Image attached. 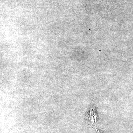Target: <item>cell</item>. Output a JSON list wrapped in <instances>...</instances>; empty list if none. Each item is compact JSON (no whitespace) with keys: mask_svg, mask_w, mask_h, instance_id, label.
<instances>
[{"mask_svg":"<svg viewBox=\"0 0 133 133\" xmlns=\"http://www.w3.org/2000/svg\"><path fill=\"white\" fill-rule=\"evenodd\" d=\"M88 122L90 125H94L97 122V116L96 110L94 107L90 108L87 113Z\"/></svg>","mask_w":133,"mask_h":133,"instance_id":"6da1fadb","label":"cell"},{"mask_svg":"<svg viewBox=\"0 0 133 133\" xmlns=\"http://www.w3.org/2000/svg\"><path fill=\"white\" fill-rule=\"evenodd\" d=\"M96 133H103L101 132L99 130H98V129H96Z\"/></svg>","mask_w":133,"mask_h":133,"instance_id":"7a4b0ae2","label":"cell"}]
</instances>
